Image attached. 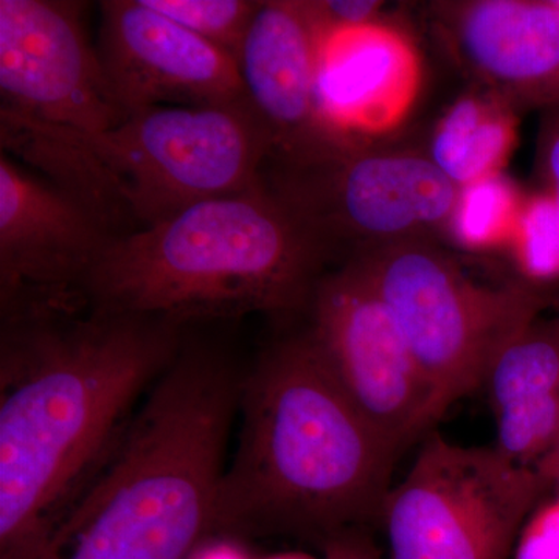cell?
<instances>
[{"mask_svg": "<svg viewBox=\"0 0 559 559\" xmlns=\"http://www.w3.org/2000/svg\"><path fill=\"white\" fill-rule=\"evenodd\" d=\"M525 194L506 173L462 187L447 240L471 252L509 249Z\"/></svg>", "mask_w": 559, "mask_h": 559, "instance_id": "cell-18", "label": "cell"}, {"mask_svg": "<svg viewBox=\"0 0 559 559\" xmlns=\"http://www.w3.org/2000/svg\"><path fill=\"white\" fill-rule=\"evenodd\" d=\"M187 334L170 320L87 308L2 318L0 559L39 543Z\"/></svg>", "mask_w": 559, "mask_h": 559, "instance_id": "cell-1", "label": "cell"}, {"mask_svg": "<svg viewBox=\"0 0 559 559\" xmlns=\"http://www.w3.org/2000/svg\"><path fill=\"white\" fill-rule=\"evenodd\" d=\"M511 559H559V489L530 513Z\"/></svg>", "mask_w": 559, "mask_h": 559, "instance_id": "cell-21", "label": "cell"}, {"mask_svg": "<svg viewBox=\"0 0 559 559\" xmlns=\"http://www.w3.org/2000/svg\"><path fill=\"white\" fill-rule=\"evenodd\" d=\"M484 388L498 426L499 454L554 479L559 459V314L540 316L511 337L492 360Z\"/></svg>", "mask_w": 559, "mask_h": 559, "instance_id": "cell-16", "label": "cell"}, {"mask_svg": "<svg viewBox=\"0 0 559 559\" xmlns=\"http://www.w3.org/2000/svg\"><path fill=\"white\" fill-rule=\"evenodd\" d=\"M308 326L331 369L371 426L403 454L437 418L428 382L373 286L352 263L326 272Z\"/></svg>", "mask_w": 559, "mask_h": 559, "instance_id": "cell-9", "label": "cell"}, {"mask_svg": "<svg viewBox=\"0 0 559 559\" xmlns=\"http://www.w3.org/2000/svg\"><path fill=\"white\" fill-rule=\"evenodd\" d=\"M245 369L187 334L94 480L21 559H189L215 535Z\"/></svg>", "mask_w": 559, "mask_h": 559, "instance_id": "cell-3", "label": "cell"}, {"mask_svg": "<svg viewBox=\"0 0 559 559\" xmlns=\"http://www.w3.org/2000/svg\"><path fill=\"white\" fill-rule=\"evenodd\" d=\"M263 182L344 263L406 242L440 245L460 191L423 148L353 140L304 164L264 167Z\"/></svg>", "mask_w": 559, "mask_h": 559, "instance_id": "cell-7", "label": "cell"}, {"mask_svg": "<svg viewBox=\"0 0 559 559\" xmlns=\"http://www.w3.org/2000/svg\"><path fill=\"white\" fill-rule=\"evenodd\" d=\"M330 257L264 182L191 205L103 250L80 297L91 311L194 323L308 314Z\"/></svg>", "mask_w": 559, "mask_h": 559, "instance_id": "cell-4", "label": "cell"}, {"mask_svg": "<svg viewBox=\"0 0 559 559\" xmlns=\"http://www.w3.org/2000/svg\"><path fill=\"white\" fill-rule=\"evenodd\" d=\"M421 86L418 44L396 22L382 17L322 32L319 105L330 130L341 139L381 142L400 130L417 105Z\"/></svg>", "mask_w": 559, "mask_h": 559, "instance_id": "cell-15", "label": "cell"}, {"mask_svg": "<svg viewBox=\"0 0 559 559\" xmlns=\"http://www.w3.org/2000/svg\"><path fill=\"white\" fill-rule=\"evenodd\" d=\"M86 3L0 0L2 112L57 130L102 132L130 119L86 28Z\"/></svg>", "mask_w": 559, "mask_h": 559, "instance_id": "cell-10", "label": "cell"}, {"mask_svg": "<svg viewBox=\"0 0 559 559\" xmlns=\"http://www.w3.org/2000/svg\"><path fill=\"white\" fill-rule=\"evenodd\" d=\"M108 224L55 187L0 156V316L84 307L80 289L106 246Z\"/></svg>", "mask_w": 559, "mask_h": 559, "instance_id": "cell-11", "label": "cell"}, {"mask_svg": "<svg viewBox=\"0 0 559 559\" xmlns=\"http://www.w3.org/2000/svg\"><path fill=\"white\" fill-rule=\"evenodd\" d=\"M555 485H557V487L559 489V460H558L557 471H555Z\"/></svg>", "mask_w": 559, "mask_h": 559, "instance_id": "cell-27", "label": "cell"}, {"mask_svg": "<svg viewBox=\"0 0 559 559\" xmlns=\"http://www.w3.org/2000/svg\"><path fill=\"white\" fill-rule=\"evenodd\" d=\"M557 3H558V5H559V0H557Z\"/></svg>", "mask_w": 559, "mask_h": 559, "instance_id": "cell-29", "label": "cell"}, {"mask_svg": "<svg viewBox=\"0 0 559 559\" xmlns=\"http://www.w3.org/2000/svg\"><path fill=\"white\" fill-rule=\"evenodd\" d=\"M310 7L322 32L359 27L384 17V3L377 0H310Z\"/></svg>", "mask_w": 559, "mask_h": 559, "instance_id": "cell-22", "label": "cell"}, {"mask_svg": "<svg viewBox=\"0 0 559 559\" xmlns=\"http://www.w3.org/2000/svg\"><path fill=\"white\" fill-rule=\"evenodd\" d=\"M430 27L469 84L520 112L559 106L557 0H457L428 7Z\"/></svg>", "mask_w": 559, "mask_h": 559, "instance_id": "cell-14", "label": "cell"}, {"mask_svg": "<svg viewBox=\"0 0 559 559\" xmlns=\"http://www.w3.org/2000/svg\"><path fill=\"white\" fill-rule=\"evenodd\" d=\"M238 418L215 535L293 536L320 547L381 524L401 452L349 399L310 326L272 342L245 369Z\"/></svg>", "mask_w": 559, "mask_h": 559, "instance_id": "cell-2", "label": "cell"}, {"mask_svg": "<svg viewBox=\"0 0 559 559\" xmlns=\"http://www.w3.org/2000/svg\"><path fill=\"white\" fill-rule=\"evenodd\" d=\"M98 55L128 116L157 106L248 105L237 61L150 9L143 0L100 3Z\"/></svg>", "mask_w": 559, "mask_h": 559, "instance_id": "cell-12", "label": "cell"}, {"mask_svg": "<svg viewBox=\"0 0 559 559\" xmlns=\"http://www.w3.org/2000/svg\"><path fill=\"white\" fill-rule=\"evenodd\" d=\"M237 61L259 2L253 0H143Z\"/></svg>", "mask_w": 559, "mask_h": 559, "instance_id": "cell-20", "label": "cell"}, {"mask_svg": "<svg viewBox=\"0 0 559 559\" xmlns=\"http://www.w3.org/2000/svg\"><path fill=\"white\" fill-rule=\"evenodd\" d=\"M557 305H558V308H559V299L557 300Z\"/></svg>", "mask_w": 559, "mask_h": 559, "instance_id": "cell-28", "label": "cell"}, {"mask_svg": "<svg viewBox=\"0 0 559 559\" xmlns=\"http://www.w3.org/2000/svg\"><path fill=\"white\" fill-rule=\"evenodd\" d=\"M322 559H382L369 530L355 528L337 533L320 546Z\"/></svg>", "mask_w": 559, "mask_h": 559, "instance_id": "cell-24", "label": "cell"}, {"mask_svg": "<svg viewBox=\"0 0 559 559\" xmlns=\"http://www.w3.org/2000/svg\"><path fill=\"white\" fill-rule=\"evenodd\" d=\"M320 36L310 0L259 2L237 66L246 103L270 142L264 167L304 164L347 142L320 110Z\"/></svg>", "mask_w": 559, "mask_h": 559, "instance_id": "cell-13", "label": "cell"}, {"mask_svg": "<svg viewBox=\"0 0 559 559\" xmlns=\"http://www.w3.org/2000/svg\"><path fill=\"white\" fill-rule=\"evenodd\" d=\"M509 250L521 282L538 289L559 282V209L547 191L525 194Z\"/></svg>", "mask_w": 559, "mask_h": 559, "instance_id": "cell-19", "label": "cell"}, {"mask_svg": "<svg viewBox=\"0 0 559 559\" xmlns=\"http://www.w3.org/2000/svg\"><path fill=\"white\" fill-rule=\"evenodd\" d=\"M259 559H318L312 557L310 554H305V551L299 550H290V551H277V554L266 555V557Z\"/></svg>", "mask_w": 559, "mask_h": 559, "instance_id": "cell-26", "label": "cell"}, {"mask_svg": "<svg viewBox=\"0 0 559 559\" xmlns=\"http://www.w3.org/2000/svg\"><path fill=\"white\" fill-rule=\"evenodd\" d=\"M189 559H259L246 546V540L229 535H212L202 540Z\"/></svg>", "mask_w": 559, "mask_h": 559, "instance_id": "cell-25", "label": "cell"}, {"mask_svg": "<svg viewBox=\"0 0 559 559\" xmlns=\"http://www.w3.org/2000/svg\"><path fill=\"white\" fill-rule=\"evenodd\" d=\"M555 481L495 447L429 432L382 509L388 559H511L530 513Z\"/></svg>", "mask_w": 559, "mask_h": 559, "instance_id": "cell-8", "label": "cell"}, {"mask_svg": "<svg viewBox=\"0 0 559 559\" xmlns=\"http://www.w3.org/2000/svg\"><path fill=\"white\" fill-rule=\"evenodd\" d=\"M345 263L358 267L389 308L439 419L484 388L500 349L551 304L544 289L524 282L481 285L439 242H406Z\"/></svg>", "mask_w": 559, "mask_h": 559, "instance_id": "cell-6", "label": "cell"}, {"mask_svg": "<svg viewBox=\"0 0 559 559\" xmlns=\"http://www.w3.org/2000/svg\"><path fill=\"white\" fill-rule=\"evenodd\" d=\"M520 116L495 92L469 84L441 112L423 150L462 189L503 173L516 148Z\"/></svg>", "mask_w": 559, "mask_h": 559, "instance_id": "cell-17", "label": "cell"}, {"mask_svg": "<svg viewBox=\"0 0 559 559\" xmlns=\"http://www.w3.org/2000/svg\"><path fill=\"white\" fill-rule=\"evenodd\" d=\"M536 171L540 190L547 191L559 209V106L543 112L536 145Z\"/></svg>", "mask_w": 559, "mask_h": 559, "instance_id": "cell-23", "label": "cell"}, {"mask_svg": "<svg viewBox=\"0 0 559 559\" xmlns=\"http://www.w3.org/2000/svg\"><path fill=\"white\" fill-rule=\"evenodd\" d=\"M44 128L68 146L76 187L116 231L253 189L270 159L248 105L157 106L102 132Z\"/></svg>", "mask_w": 559, "mask_h": 559, "instance_id": "cell-5", "label": "cell"}]
</instances>
